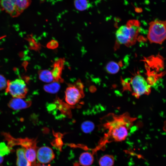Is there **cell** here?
<instances>
[{
  "mask_svg": "<svg viewBox=\"0 0 166 166\" xmlns=\"http://www.w3.org/2000/svg\"><path fill=\"white\" fill-rule=\"evenodd\" d=\"M2 135L5 140L7 142L8 146L12 150V148L16 145H20L24 149L30 147L37 146V139L25 138H16L12 136L9 133L2 132Z\"/></svg>",
  "mask_w": 166,
  "mask_h": 166,
  "instance_id": "cell-8",
  "label": "cell"
},
{
  "mask_svg": "<svg viewBox=\"0 0 166 166\" xmlns=\"http://www.w3.org/2000/svg\"><path fill=\"white\" fill-rule=\"evenodd\" d=\"M101 127L106 131L101 143L105 144L113 140L121 142L128 136L129 131L136 120L128 113L120 115L110 113L103 118Z\"/></svg>",
  "mask_w": 166,
  "mask_h": 166,
  "instance_id": "cell-1",
  "label": "cell"
},
{
  "mask_svg": "<svg viewBox=\"0 0 166 166\" xmlns=\"http://www.w3.org/2000/svg\"><path fill=\"white\" fill-rule=\"evenodd\" d=\"M27 40L29 43L30 48L37 51L40 50L41 48V45L33 38L32 35H30L28 37Z\"/></svg>",
  "mask_w": 166,
  "mask_h": 166,
  "instance_id": "cell-19",
  "label": "cell"
},
{
  "mask_svg": "<svg viewBox=\"0 0 166 166\" xmlns=\"http://www.w3.org/2000/svg\"><path fill=\"white\" fill-rule=\"evenodd\" d=\"M32 104L30 100H25L22 98H13L8 102L7 105L10 109L18 110L27 108Z\"/></svg>",
  "mask_w": 166,
  "mask_h": 166,
  "instance_id": "cell-11",
  "label": "cell"
},
{
  "mask_svg": "<svg viewBox=\"0 0 166 166\" xmlns=\"http://www.w3.org/2000/svg\"><path fill=\"white\" fill-rule=\"evenodd\" d=\"M7 81L3 75L0 74V91L6 89Z\"/></svg>",
  "mask_w": 166,
  "mask_h": 166,
  "instance_id": "cell-22",
  "label": "cell"
},
{
  "mask_svg": "<svg viewBox=\"0 0 166 166\" xmlns=\"http://www.w3.org/2000/svg\"><path fill=\"white\" fill-rule=\"evenodd\" d=\"M52 149L48 146H42L38 148L36 158L39 163L46 164L50 163L54 158Z\"/></svg>",
  "mask_w": 166,
  "mask_h": 166,
  "instance_id": "cell-9",
  "label": "cell"
},
{
  "mask_svg": "<svg viewBox=\"0 0 166 166\" xmlns=\"http://www.w3.org/2000/svg\"><path fill=\"white\" fill-rule=\"evenodd\" d=\"M31 0H0V9L12 17L19 16L31 3Z\"/></svg>",
  "mask_w": 166,
  "mask_h": 166,
  "instance_id": "cell-5",
  "label": "cell"
},
{
  "mask_svg": "<svg viewBox=\"0 0 166 166\" xmlns=\"http://www.w3.org/2000/svg\"><path fill=\"white\" fill-rule=\"evenodd\" d=\"M65 58H60L56 60L53 65L51 71L54 81L63 82L64 80L61 78L62 70L64 69Z\"/></svg>",
  "mask_w": 166,
  "mask_h": 166,
  "instance_id": "cell-10",
  "label": "cell"
},
{
  "mask_svg": "<svg viewBox=\"0 0 166 166\" xmlns=\"http://www.w3.org/2000/svg\"><path fill=\"white\" fill-rule=\"evenodd\" d=\"M74 3L76 8L80 11L86 10L91 6V3L88 0H74Z\"/></svg>",
  "mask_w": 166,
  "mask_h": 166,
  "instance_id": "cell-16",
  "label": "cell"
},
{
  "mask_svg": "<svg viewBox=\"0 0 166 166\" xmlns=\"http://www.w3.org/2000/svg\"><path fill=\"white\" fill-rule=\"evenodd\" d=\"M147 37L151 43L162 44L166 40V19H156L150 22Z\"/></svg>",
  "mask_w": 166,
  "mask_h": 166,
  "instance_id": "cell-4",
  "label": "cell"
},
{
  "mask_svg": "<svg viewBox=\"0 0 166 166\" xmlns=\"http://www.w3.org/2000/svg\"><path fill=\"white\" fill-rule=\"evenodd\" d=\"M6 92L13 98H24L28 92V88L25 81L21 79L13 81L7 80Z\"/></svg>",
  "mask_w": 166,
  "mask_h": 166,
  "instance_id": "cell-7",
  "label": "cell"
},
{
  "mask_svg": "<svg viewBox=\"0 0 166 166\" xmlns=\"http://www.w3.org/2000/svg\"><path fill=\"white\" fill-rule=\"evenodd\" d=\"M12 149L3 142L0 143V155L2 156L9 154Z\"/></svg>",
  "mask_w": 166,
  "mask_h": 166,
  "instance_id": "cell-21",
  "label": "cell"
},
{
  "mask_svg": "<svg viewBox=\"0 0 166 166\" xmlns=\"http://www.w3.org/2000/svg\"><path fill=\"white\" fill-rule=\"evenodd\" d=\"M124 88L131 92L135 97L138 98L143 95H148L151 92V86L141 75L136 74L130 81H124Z\"/></svg>",
  "mask_w": 166,
  "mask_h": 166,
  "instance_id": "cell-3",
  "label": "cell"
},
{
  "mask_svg": "<svg viewBox=\"0 0 166 166\" xmlns=\"http://www.w3.org/2000/svg\"><path fill=\"white\" fill-rule=\"evenodd\" d=\"M40 1L41 2H43L45 1V0H40Z\"/></svg>",
  "mask_w": 166,
  "mask_h": 166,
  "instance_id": "cell-26",
  "label": "cell"
},
{
  "mask_svg": "<svg viewBox=\"0 0 166 166\" xmlns=\"http://www.w3.org/2000/svg\"><path fill=\"white\" fill-rule=\"evenodd\" d=\"M37 166H51L49 164H42L40 163L38 164Z\"/></svg>",
  "mask_w": 166,
  "mask_h": 166,
  "instance_id": "cell-24",
  "label": "cell"
},
{
  "mask_svg": "<svg viewBox=\"0 0 166 166\" xmlns=\"http://www.w3.org/2000/svg\"><path fill=\"white\" fill-rule=\"evenodd\" d=\"M114 161V158L113 156L106 154L101 157L99 161V164L100 166H113Z\"/></svg>",
  "mask_w": 166,
  "mask_h": 166,
  "instance_id": "cell-15",
  "label": "cell"
},
{
  "mask_svg": "<svg viewBox=\"0 0 166 166\" xmlns=\"http://www.w3.org/2000/svg\"><path fill=\"white\" fill-rule=\"evenodd\" d=\"M119 69V65L117 63L113 61L109 62L106 66V70L107 72L112 74L117 73Z\"/></svg>",
  "mask_w": 166,
  "mask_h": 166,
  "instance_id": "cell-18",
  "label": "cell"
},
{
  "mask_svg": "<svg viewBox=\"0 0 166 166\" xmlns=\"http://www.w3.org/2000/svg\"><path fill=\"white\" fill-rule=\"evenodd\" d=\"M17 166H31V164L26 158L25 154V150L22 148L17 149Z\"/></svg>",
  "mask_w": 166,
  "mask_h": 166,
  "instance_id": "cell-12",
  "label": "cell"
},
{
  "mask_svg": "<svg viewBox=\"0 0 166 166\" xmlns=\"http://www.w3.org/2000/svg\"><path fill=\"white\" fill-rule=\"evenodd\" d=\"M140 25L138 21L131 20L126 25L120 27L116 33L117 43L128 47L133 45L136 42L139 33Z\"/></svg>",
  "mask_w": 166,
  "mask_h": 166,
  "instance_id": "cell-2",
  "label": "cell"
},
{
  "mask_svg": "<svg viewBox=\"0 0 166 166\" xmlns=\"http://www.w3.org/2000/svg\"><path fill=\"white\" fill-rule=\"evenodd\" d=\"M60 85L59 82L54 81L44 85L43 89L46 92L50 93H55L59 90Z\"/></svg>",
  "mask_w": 166,
  "mask_h": 166,
  "instance_id": "cell-17",
  "label": "cell"
},
{
  "mask_svg": "<svg viewBox=\"0 0 166 166\" xmlns=\"http://www.w3.org/2000/svg\"><path fill=\"white\" fill-rule=\"evenodd\" d=\"M84 85L80 80L73 84H69L65 91V99L69 105H75L84 97Z\"/></svg>",
  "mask_w": 166,
  "mask_h": 166,
  "instance_id": "cell-6",
  "label": "cell"
},
{
  "mask_svg": "<svg viewBox=\"0 0 166 166\" xmlns=\"http://www.w3.org/2000/svg\"><path fill=\"white\" fill-rule=\"evenodd\" d=\"M94 127L93 123L90 121L83 122L81 125V129L85 133H89L93 131Z\"/></svg>",
  "mask_w": 166,
  "mask_h": 166,
  "instance_id": "cell-20",
  "label": "cell"
},
{
  "mask_svg": "<svg viewBox=\"0 0 166 166\" xmlns=\"http://www.w3.org/2000/svg\"><path fill=\"white\" fill-rule=\"evenodd\" d=\"M58 45V42L55 40L53 39L47 43L46 47L49 49H54L57 48Z\"/></svg>",
  "mask_w": 166,
  "mask_h": 166,
  "instance_id": "cell-23",
  "label": "cell"
},
{
  "mask_svg": "<svg viewBox=\"0 0 166 166\" xmlns=\"http://www.w3.org/2000/svg\"><path fill=\"white\" fill-rule=\"evenodd\" d=\"M3 160V156L0 155V164L2 163Z\"/></svg>",
  "mask_w": 166,
  "mask_h": 166,
  "instance_id": "cell-25",
  "label": "cell"
},
{
  "mask_svg": "<svg viewBox=\"0 0 166 166\" xmlns=\"http://www.w3.org/2000/svg\"><path fill=\"white\" fill-rule=\"evenodd\" d=\"M40 80L46 83H50L54 81L51 71L47 69L41 70L38 72Z\"/></svg>",
  "mask_w": 166,
  "mask_h": 166,
  "instance_id": "cell-14",
  "label": "cell"
},
{
  "mask_svg": "<svg viewBox=\"0 0 166 166\" xmlns=\"http://www.w3.org/2000/svg\"><path fill=\"white\" fill-rule=\"evenodd\" d=\"M79 164L82 166H89L94 161L93 155L91 152H85L80 155L79 158Z\"/></svg>",
  "mask_w": 166,
  "mask_h": 166,
  "instance_id": "cell-13",
  "label": "cell"
}]
</instances>
